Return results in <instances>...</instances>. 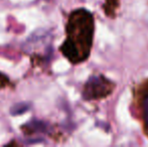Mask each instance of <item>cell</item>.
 I'll list each match as a JSON object with an SVG mask.
<instances>
[{
  "label": "cell",
  "mask_w": 148,
  "mask_h": 147,
  "mask_svg": "<svg viewBox=\"0 0 148 147\" xmlns=\"http://www.w3.org/2000/svg\"><path fill=\"white\" fill-rule=\"evenodd\" d=\"M69 37L62 49L73 63H80L88 57L94 34V18L91 12L79 9L73 12L68 25Z\"/></svg>",
  "instance_id": "cell-1"
},
{
  "label": "cell",
  "mask_w": 148,
  "mask_h": 147,
  "mask_svg": "<svg viewBox=\"0 0 148 147\" xmlns=\"http://www.w3.org/2000/svg\"><path fill=\"white\" fill-rule=\"evenodd\" d=\"M115 85L104 76H92L85 85V100H97L109 96Z\"/></svg>",
  "instance_id": "cell-2"
},
{
  "label": "cell",
  "mask_w": 148,
  "mask_h": 147,
  "mask_svg": "<svg viewBox=\"0 0 148 147\" xmlns=\"http://www.w3.org/2000/svg\"><path fill=\"white\" fill-rule=\"evenodd\" d=\"M142 119L144 123V130L145 133L148 135V90L145 91L142 96Z\"/></svg>",
  "instance_id": "cell-3"
},
{
  "label": "cell",
  "mask_w": 148,
  "mask_h": 147,
  "mask_svg": "<svg viewBox=\"0 0 148 147\" xmlns=\"http://www.w3.org/2000/svg\"><path fill=\"white\" fill-rule=\"evenodd\" d=\"M26 128L30 130V131L34 132H47V124L45 122L40 121V120H32L29 123L26 124Z\"/></svg>",
  "instance_id": "cell-4"
},
{
  "label": "cell",
  "mask_w": 148,
  "mask_h": 147,
  "mask_svg": "<svg viewBox=\"0 0 148 147\" xmlns=\"http://www.w3.org/2000/svg\"><path fill=\"white\" fill-rule=\"evenodd\" d=\"M31 105L28 102H21V103H17V104L13 105L10 110L11 115L16 116V115H21V114L25 113L30 109Z\"/></svg>",
  "instance_id": "cell-5"
},
{
  "label": "cell",
  "mask_w": 148,
  "mask_h": 147,
  "mask_svg": "<svg viewBox=\"0 0 148 147\" xmlns=\"http://www.w3.org/2000/svg\"><path fill=\"white\" fill-rule=\"evenodd\" d=\"M119 5L118 0H106L105 11L108 15H114L113 12L115 11V8Z\"/></svg>",
  "instance_id": "cell-6"
}]
</instances>
